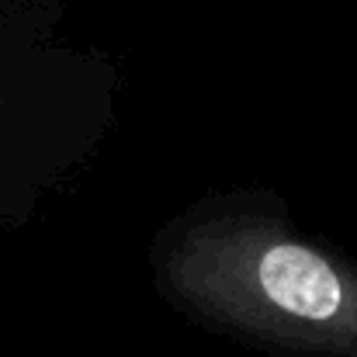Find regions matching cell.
I'll return each mask as SVG.
<instances>
[{
	"mask_svg": "<svg viewBox=\"0 0 357 357\" xmlns=\"http://www.w3.org/2000/svg\"><path fill=\"white\" fill-rule=\"evenodd\" d=\"M160 295L274 357H357V260L302 236L274 202L215 198L153 243Z\"/></svg>",
	"mask_w": 357,
	"mask_h": 357,
	"instance_id": "1",
	"label": "cell"
}]
</instances>
